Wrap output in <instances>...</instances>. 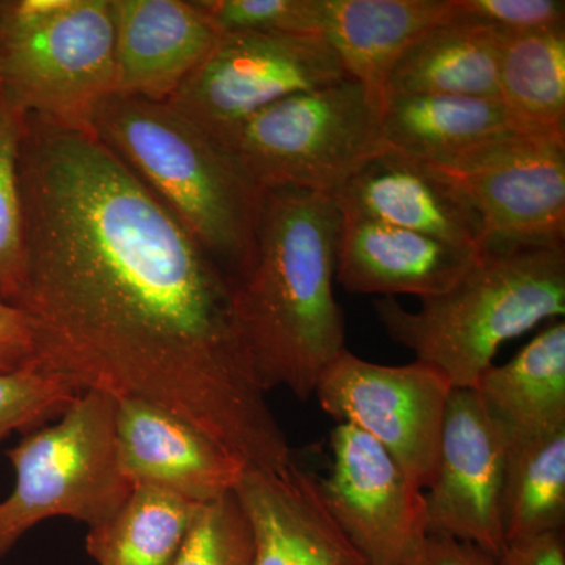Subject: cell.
<instances>
[{"mask_svg": "<svg viewBox=\"0 0 565 565\" xmlns=\"http://www.w3.org/2000/svg\"><path fill=\"white\" fill-rule=\"evenodd\" d=\"M20 180L36 367L161 405L275 470L292 455L267 403L234 281L92 131L25 115Z\"/></svg>", "mask_w": 565, "mask_h": 565, "instance_id": "obj_1", "label": "cell"}, {"mask_svg": "<svg viewBox=\"0 0 565 565\" xmlns=\"http://www.w3.org/2000/svg\"><path fill=\"white\" fill-rule=\"evenodd\" d=\"M341 214L332 196L299 189L263 193L256 250L234 280L237 318L267 393L315 396L319 375L345 349L334 299Z\"/></svg>", "mask_w": 565, "mask_h": 565, "instance_id": "obj_2", "label": "cell"}, {"mask_svg": "<svg viewBox=\"0 0 565 565\" xmlns=\"http://www.w3.org/2000/svg\"><path fill=\"white\" fill-rule=\"evenodd\" d=\"M90 129L233 281L248 269L263 192L199 126L169 103L114 93Z\"/></svg>", "mask_w": 565, "mask_h": 565, "instance_id": "obj_3", "label": "cell"}, {"mask_svg": "<svg viewBox=\"0 0 565 565\" xmlns=\"http://www.w3.org/2000/svg\"><path fill=\"white\" fill-rule=\"evenodd\" d=\"M393 341L433 364L452 388L475 390L505 341L565 315V247L486 250L462 280L405 310L396 297L373 300Z\"/></svg>", "mask_w": 565, "mask_h": 565, "instance_id": "obj_4", "label": "cell"}, {"mask_svg": "<svg viewBox=\"0 0 565 565\" xmlns=\"http://www.w3.org/2000/svg\"><path fill=\"white\" fill-rule=\"evenodd\" d=\"M0 90L25 114L92 131L117 93L110 0H0Z\"/></svg>", "mask_w": 565, "mask_h": 565, "instance_id": "obj_5", "label": "cell"}, {"mask_svg": "<svg viewBox=\"0 0 565 565\" xmlns=\"http://www.w3.org/2000/svg\"><path fill=\"white\" fill-rule=\"evenodd\" d=\"M214 141L263 193L327 196L388 148L382 107L352 77L270 104Z\"/></svg>", "mask_w": 565, "mask_h": 565, "instance_id": "obj_6", "label": "cell"}, {"mask_svg": "<svg viewBox=\"0 0 565 565\" xmlns=\"http://www.w3.org/2000/svg\"><path fill=\"white\" fill-rule=\"evenodd\" d=\"M115 414L114 394L84 390L7 451L14 486L0 501V557L46 520L68 516L93 527L125 503L134 486L118 460Z\"/></svg>", "mask_w": 565, "mask_h": 565, "instance_id": "obj_7", "label": "cell"}, {"mask_svg": "<svg viewBox=\"0 0 565 565\" xmlns=\"http://www.w3.org/2000/svg\"><path fill=\"white\" fill-rule=\"evenodd\" d=\"M351 77L316 33L225 32L170 106L212 140L270 104Z\"/></svg>", "mask_w": 565, "mask_h": 565, "instance_id": "obj_8", "label": "cell"}, {"mask_svg": "<svg viewBox=\"0 0 565 565\" xmlns=\"http://www.w3.org/2000/svg\"><path fill=\"white\" fill-rule=\"evenodd\" d=\"M451 382L415 360L386 366L344 349L316 384L327 415L377 441L424 490L433 479Z\"/></svg>", "mask_w": 565, "mask_h": 565, "instance_id": "obj_9", "label": "cell"}, {"mask_svg": "<svg viewBox=\"0 0 565 565\" xmlns=\"http://www.w3.org/2000/svg\"><path fill=\"white\" fill-rule=\"evenodd\" d=\"M437 169L481 215L486 250L564 245L565 136L512 132Z\"/></svg>", "mask_w": 565, "mask_h": 565, "instance_id": "obj_10", "label": "cell"}, {"mask_svg": "<svg viewBox=\"0 0 565 565\" xmlns=\"http://www.w3.org/2000/svg\"><path fill=\"white\" fill-rule=\"evenodd\" d=\"M319 479L334 522L370 565H408L427 535L424 492L377 441L348 424L330 434Z\"/></svg>", "mask_w": 565, "mask_h": 565, "instance_id": "obj_11", "label": "cell"}, {"mask_svg": "<svg viewBox=\"0 0 565 565\" xmlns=\"http://www.w3.org/2000/svg\"><path fill=\"white\" fill-rule=\"evenodd\" d=\"M505 433L475 390L452 388L426 501L427 534H444L500 559Z\"/></svg>", "mask_w": 565, "mask_h": 565, "instance_id": "obj_12", "label": "cell"}, {"mask_svg": "<svg viewBox=\"0 0 565 565\" xmlns=\"http://www.w3.org/2000/svg\"><path fill=\"white\" fill-rule=\"evenodd\" d=\"M120 467L132 486H152L196 504L233 493L247 463L161 405L117 397Z\"/></svg>", "mask_w": 565, "mask_h": 565, "instance_id": "obj_13", "label": "cell"}, {"mask_svg": "<svg viewBox=\"0 0 565 565\" xmlns=\"http://www.w3.org/2000/svg\"><path fill=\"white\" fill-rule=\"evenodd\" d=\"M340 214L486 252L481 215L433 163L385 148L332 196Z\"/></svg>", "mask_w": 565, "mask_h": 565, "instance_id": "obj_14", "label": "cell"}, {"mask_svg": "<svg viewBox=\"0 0 565 565\" xmlns=\"http://www.w3.org/2000/svg\"><path fill=\"white\" fill-rule=\"evenodd\" d=\"M253 535V565H370L334 522L319 479L291 460L245 468L234 489Z\"/></svg>", "mask_w": 565, "mask_h": 565, "instance_id": "obj_15", "label": "cell"}, {"mask_svg": "<svg viewBox=\"0 0 565 565\" xmlns=\"http://www.w3.org/2000/svg\"><path fill=\"white\" fill-rule=\"evenodd\" d=\"M118 95L167 103L221 32L188 0H110Z\"/></svg>", "mask_w": 565, "mask_h": 565, "instance_id": "obj_16", "label": "cell"}, {"mask_svg": "<svg viewBox=\"0 0 565 565\" xmlns=\"http://www.w3.org/2000/svg\"><path fill=\"white\" fill-rule=\"evenodd\" d=\"M484 253L341 214L334 280L349 292L429 299L462 280Z\"/></svg>", "mask_w": 565, "mask_h": 565, "instance_id": "obj_17", "label": "cell"}, {"mask_svg": "<svg viewBox=\"0 0 565 565\" xmlns=\"http://www.w3.org/2000/svg\"><path fill=\"white\" fill-rule=\"evenodd\" d=\"M316 33L384 109L393 66L423 33L451 20L456 0H316Z\"/></svg>", "mask_w": 565, "mask_h": 565, "instance_id": "obj_18", "label": "cell"}, {"mask_svg": "<svg viewBox=\"0 0 565 565\" xmlns=\"http://www.w3.org/2000/svg\"><path fill=\"white\" fill-rule=\"evenodd\" d=\"M382 129L388 147L437 167H451L465 156L516 131L500 98L451 95L386 96Z\"/></svg>", "mask_w": 565, "mask_h": 565, "instance_id": "obj_19", "label": "cell"}, {"mask_svg": "<svg viewBox=\"0 0 565 565\" xmlns=\"http://www.w3.org/2000/svg\"><path fill=\"white\" fill-rule=\"evenodd\" d=\"M503 33L463 17L423 33L401 55L386 81L392 95H451L500 98V52ZM501 99V98H500Z\"/></svg>", "mask_w": 565, "mask_h": 565, "instance_id": "obj_20", "label": "cell"}, {"mask_svg": "<svg viewBox=\"0 0 565 565\" xmlns=\"http://www.w3.org/2000/svg\"><path fill=\"white\" fill-rule=\"evenodd\" d=\"M475 392L508 435L565 427V323L542 330L511 362L492 364Z\"/></svg>", "mask_w": 565, "mask_h": 565, "instance_id": "obj_21", "label": "cell"}, {"mask_svg": "<svg viewBox=\"0 0 565 565\" xmlns=\"http://www.w3.org/2000/svg\"><path fill=\"white\" fill-rule=\"evenodd\" d=\"M202 504L152 486H134L110 519L88 527L85 548L98 565H172Z\"/></svg>", "mask_w": 565, "mask_h": 565, "instance_id": "obj_22", "label": "cell"}, {"mask_svg": "<svg viewBox=\"0 0 565 565\" xmlns=\"http://www.w3.org/2000/svg\"><path fill=\"white\" fill-rule=\"evenodd\" d=\"M501 519L505 544L565 523V427L537 435L505 434Z\"/></svg>", "mask_w": 565, "mask_h": 565, "instance_id": "obj_23", "label": "cell"}, {"mask_svg": "<svg viewBox=\"0 0 565 565\" xmlns=\"http://www.w3.org/2000/svg\"><path fill=\"white\" fill-rule=\"evenodd\" d=\"M498 84L520 128L565 136V25L503 33Z\"/></svg>", "mask_w": 565, "mask_h": 565, "instance_id": "obj_24", "label": "cell"}, {"mask_svg": "<svg viewBox=\"0 0 565 565\" xmlns=\"http://www.w3.org/2000/svg\"><path fill=\"white\" fill-rule=\"evenodd\" d=\"M25 111L0 90V302L18 307L28 281V239L20 180Z\"/></svg>", "mask_w": 565, "mask_h": 565, "instance_id": "obj_25", "label": "cell"}, {"mask_svg": "<svg viewBox=\"0 0 565 565\" xmlns=\"http://www.w3.org/2000/svg\"><path fill=\"white\" fill-rule=\"evenodd\" d=\"M172 565H253V535L236 494L202 504Z\"/></svg>", "mask_w": 565, "mask_h": 565, "instance_id": "obj_26", "label": "cell"}, {"mask_svg": "<svg viewBox=\"0 0 565 565\" xmlns=\"http://www.w3.org/2000/svg\"><path fill=\"white\" fill-rule=\"evenodd\" d=\"M81 392L40 367L0 374V445L11 434H29L54 422Z\"/></svg>", "mask_w": 565, "mask_h": 565, "instance_id": "obj_27", "label": "cell"}, {"mask_svg": "<svg viewBox=\"0 0 565 565\" xmlns=\"http://www.w3.org/2000/svg\"><path fill=\"white\" fill-rule=\"evenodd\" d=\"M196 3L221 33H316V0H196Z\"/></svg>", "mask_w": 565, "mask_h": 565, "instance_id": "obj_28", "label": "cell"}, {"mask_svg": "<svg viewBox=\"0 0 565 565\" xmlns=\"http://www.w3.org/2000/svg\"><path fill=\"white\" fill-rule=\"evenodd\" d=\"M463 17L503 33H523L565 25L563 0H456Z\"/></svg>", "mask_w": 565, "mask_h": 565, "instance_id": "obj_29", "label": "cell"}, {"mask_svg": "<svg viewBox=\"0 0 565 565\" xmlns=\"http://www.w3.org/2000/svg\"><path fill=\"white\" fill-rule=\"evenodd\" d=\"M36 367L31 319L13 305L0 302V374Z\"/></svg>", "mask_w": 565, "mask_h": 565, "instance_id": "obj_30", "label": "cell"}, {"mask_svg": "<svg viewBox=\"0 0 565 565\" xmlns=\"http://www.w3.org/2000/svg\"><path fill=\"white\" fill-rule=\"evenodd\" d=\"M408 565H501L497 556L444 534H427Z\"/></svg>", "mask_w": 565, "mask_h": 565, "instance_id": "obj_31", "label": "cell"}, {"mask_svg": "<svg viewBox=\"0 0 565 565\" xmlns=\"http://www.w3.org/2000/svg\"><path fill=\"white\" fill-rule=\"evenodd\" d=\"M501 565H565L563 531L508 542Z\"/></svg>", "mask_w": 565, "mask_h": 565, "instance_id": "obj_32", "label": "cell"}]
</instances>
